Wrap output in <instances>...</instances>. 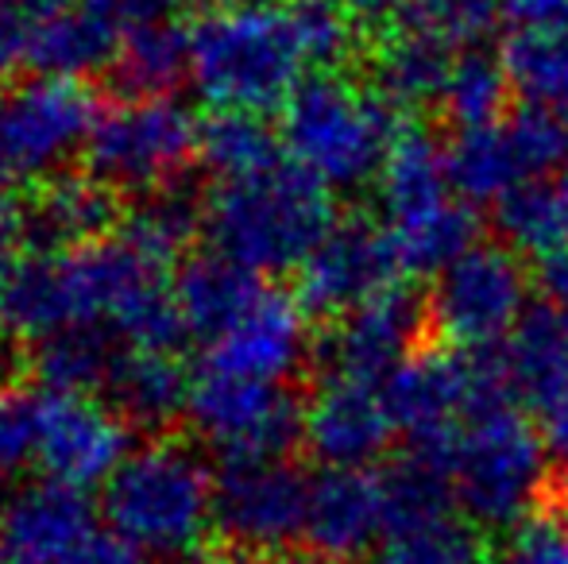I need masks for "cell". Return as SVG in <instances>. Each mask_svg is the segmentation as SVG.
I'll list each match as a JSON object with an SVG mask.
<instances>
[{
	"label": "cell",
	"mask_w": 568,
	"mask_h": 564,
	"mask_svg": "<svg viewBox=\"0 0 568 564\" xmlns=\"http://www.w3.org/2000/svg\"><path fill=\"white\" fill-rule=\"evenodd\" d=\"M205 228V202L179 186L148 194L124 221V240L159 267L179 259L197 233Z\"/></svg>",
	"instance_id": "34"
},
{
	"label": "cell",
	"mask_w": 568,
	"mask_h": 564,
	"mask_svg": "<svg viewBox=\"0 0 568 564\" xmlns=\"http://www.w3.org/2000/svg\"><path fill=\"white\" fill-rule=\"evenodd\" d=\"M314 352L310 309L298 294L263 286L260 298L205 348V368L260 383H291Z\"/></svg>",
	"instance_id": "16"
},
{
	"label": "cell",
	"mask_w": 568,
	"mask_h": 564,
	"mask_svg": "<svg viewBox=\"0 0 568 564\" xmlns=\"http://www.w3.org/2000/svg\"><path fill=\"white\" fill-rule=\"evenodd\" d=\"M197 121L174 98H124L98 116L85 143V171L113 194H155L174 186L197 155Z\"/></svg>",
	"instance_id": "8"
},
{
	"label": "cell",
	"mask_w": 568,
	"mask_h": 564,
	"mask_svg": "<svg viewBox=\"0 0 568 564\" xmlns=\"http://www.w3.org/2000/svg\"><path fill=\"white\" fill-rule=\"evenodd\" d=\"M503 564H568V514L538 511L530 522L515 530Z\"/></svg>",
	"instance_id": "39"
},
{
	"label": "cell",
	"mask_w": 568,
	"mask_h": 564,
	"mask_svg": "<svg viewBox=\"0 0 568 564\" xmlns=\"http://www.w3.org/2000/svg\"><path fill=\"white\" fill-rule=\"evenodd\" d=\"M403 124L406 116L395 113L372 85L341 70H322L286 101L278 140L286 158L314 174L322 186L333 194H352L379 182Z\"/></svg>",
	"instance_id": "5"
},
{
	"label": "cell",
	"mask_w": 568,
	"mask_h": 564,
	"mask_svg": "<svg viewBox=\"0 0 568 564\" xmlns=\"http://www.w3.org/2000/svg\"><path fill=\"white\" fill-rule=\"evenodd\" d=\"M398 433L410 444H426L460 429L464 418L491 402L515 399L499 348L464 352L449 345H422L395 376L383 383Z\"/></svg>",
	"instance_id": "9"
},
{
	"label": "cell",
	"mask_w": 568,
	"mask_h": 564,
	"mask_svg": "<svg viewBox=\"0 0 568 564\" xmlns=\"http://www.w3.org/2000/svg\"><path fill=\"white\" fill-rule=\"evenodd\" d=\"M390 236H395V248H398V259H403L406 279H414V275L437 279L445 267L456 264L464 252L476 248V244L484 240V236H479L476 209H471L468 202H460V197H453L449 205H442V209L426 213V217H418V221L395 225Z\"/></svg>",
	"instance_id": "33"
},
{
	"label": "cell",
	"mask_w": 568,
	"mask_h": 564,
	"mask_svg": "<svg viewBox=\"0 0 568 564\" xmlns=\"http://www.w3.org/2000/svg\"><path fill=\"white\" fill-rule=\"evenodd\" d=\"M387 534V491L375 468H325L310 483L306 534L314 557L325 564H356L379 553Z\"/></svg>",
	"instance_id": "19"
},
{
	"label": "cell",
	"mask_w": 568,
	"mask_h": 564,
	"mask_svg": "<svg viewBox=\"0 0 568 564\" xmlns=\"http://www.w3.org/2000/svg\"><path fill=\"white\" fill-rule=\"evenodd\" d=\"M375 186H379L383 225L390 228L449 205L456 194H453L445 143L434 132L422 129V124L406 121L398 129L395 143H390L387 163H383Z\"/></svg>",
	"instance_id": "21"
},
{
	"label": "cell",
	"mask_w": 568,
	"mask_h": 564,
	"mask_svg": "<svg viewBox=\"0 0 568 564\" xmlns=\"http://www.w3.org/2000/svg\"><path fill=\"white\" fill-rule=\"evenodd\" d=\"M561 321H565V337H568V314H561Z\"/></svg>",
	"instance_id": "51"
},
{
	"label": "cell",
	"mask_w": 568,
	"mask_h": 564,
	"mask_svg": "<svg viewBox=\"0 0 568 564\" xmlns=\"http://www.w3.org/2000/svg\"><path fill=\"white\" fill-rule=\"evenodd\" d=\"M445 480L479 530H518L549 488V444L518 399H503L464 418L453 433Z\"/></svg>",
	"instance_id": "6"
},
{
	"label": "cell",
	"mask_w": 568,
	"mask_h": 564,
	"mask_svg": "<svg viewBox=\"0 0 568 564\" xmlns=\"http://www.w3.org/2000/svg\"><path fill=\"white\" fill-rule=\"evenodd\" d=\"M453 62L456 51L445 39L410 28V23H398V28L375 35L372 90L395 113H422V109L442 105Z\"/></svg>",
	"instance_id": "20"
},
{
	"label": "cell",
	"mask_w": 568,
	"mask_h": 564,
	"mask_svg": "<svg viewBox=\"0 0 568 564\" xmlns=\"http://www.w3.org/2000/svg\"><path fill=\"white\" fill-rule=\"evenodd\" d=\"M507 35H561L568 39V0H499Z\"/></svg>",
	"instance_id": "40"
},
{
	"label": "cell",
	"mask_w": 568,
	"mask_h": 564,
	"mask_svg": "<svg viewBox=\"0 0 568 564\" xmlns=\"http://www.w3.org/2000/svg\"><path fill=\"white\" fill-rule=\"evenodd\" d=\"M101 16L124 35L132 28H143V23H159V20H171L174 4L179 0H90Z\"/></svg>",
	"instance_id": "41"
},
{
	"label": "cell",
	"mask_w": 568,
	"mask_h": 564,
	"mask_svg": "<svg viewBox=\"0 0 568 564\" xmlns=\"http://www.w3.org/2000/svg\"><path fill=\"white\" fill-rule=\"evenodd\" d=\"M310 483L286 457L229 460L217 472V534L232 550L260 553L263 561L291 553L306 534Z\"/></svg>",
	"instance_id": "12"
},
{
	"label": "cell",
	"mask_w": 568,
	"mask_h": 564,
	"mask_svg": "<svg viewBox=\"0 0 568 564\" xmlns=\"http://www.w3.org/2000/svg\"><path fill=\"white\" fill-rule=\"evenodd\" d=\"M197 158L217 182H236L283 163V140L255 113L213 109L197 129Z\"/></svg>",
	"instance_id": "31"
},
{
	"label": "cell",
	"mask_w": 568,
	"mask_h": 564,
	"mask_svg": "<svg viewBox=\"0 0 568 564\" xmlns=\"http://www.w3.org/2000/svg\"><path fill=\"white\" fill-rule=\"evenodd\" d=\"M499 356L515 399L541 410L557 391L568 387V337L561 309L534 306L523 317V325L510 332L507 345L499 348Z\"/></svg>",
	"instance_id": "28"
},
{
	"label": "cell",
	"mask_w": 568,
	"mask_h": 564,
	"mask_svg": "<svg viewBox=\"0 0 568 564\" xmlns=\"http://www.w3.org/2000/svg\"><path fill=\"white\" fill-rule=\"evenodd\" d=\"M429 332L426 298L414 294L406 283L375 294L359 309L333 321L325 337V371L329 376L367 379V383H387L406 360L422 348Z\"/></svg>",
	"instance_id": "15"
},
{
	"label": "cell",
	"mask_w": 568,
	"mask_h": 564,
	"mask_svg": "<svg viewBox=\"0 0 568 564\" xmlns=\"http://www.w3.org/2000/svg\"><path fill=\"white\" fill-rule=\"evenodd\" d=\"M534 283H538V290L546 294V306L568 314V248L541 259L538 271H534Z\"/></svg>",
	"instance_id": "44"
},
{
	"label": "cell",
	"mask_w": 568,
	"mask_h": 564,
	"mask_svg": "<svg viewBox=\"0 0 568 564\" xmlns=\"http://www.w3.org/2000/svg\"><path fill=\"white\" fill-rule=\"evenodd\" d=\"M0 329L28 345L67 329H101L128 348H174L186 337L163 267L124 236L16 259L0 290Z\"/></svg>",
	"instance_id": "1"
},
{
	"label": "cell",
	"mask_w": 568,
	"mask_h": 564,
	"mask_svg": "<svg viewBox=\"0 0 568 564\" xmlns=\"http://www.w3.org/2000/svg\"><path fill=\"white\" fill-rule=\"evenodd\" d=\"M337 221L333 189L291 158L252 178L217 182L205 197L213 252L252 275H298Z\"/></svg>",
	"instance_id": "4"
},
{
	"label": "cell",
	"mask_w": 568,
	"mask_h": 564,
	"mask_svg": "<svg viewBox=\"0 0 568 564\" xmlns=\"http://www.w3.org/2000/svg\"><path fill=\"white\" fill-rule=\"evenodd\" d=\"M120 31L90 0L67 4L51 16H39L23 39L20 70L47 78H82L101 66H113Z\"/></svg>",
	"instance_id": "22"
},
{
	"label": "cell",
	"mask_w": 568,
	"mask_h": 564,
	"mask_svg": "<svg viewBox=\"0 0 568 564\" xmlns=\"http://www.w3.org/2000/svg\"><path fill=\"white\" fill-rule=\"evenodd\" d=\"M39 394L0 383V491H8L36 460Z\"/></svg>",
	"instance_id": "38"
},
{
	"label": "cell",
	"mask_w": 568,
	"mask_h": 564,
	"mask_svg": "<svg viewBox=\"0 0 568 564\" xmlns=\"http://www.w3.org/2000/svg\"><path fill=\"white\" fill-rule=\"evenodd\" d=\"M495 233L523 259L541 264L568 248V166L510 189L491 209Z\"/></svg>",
	"instance_id": "27"
},
{
	"label": "cell",
	"mask_w": 568,
	"mask_h": 564,
	"mask_svg": "<svg viewBox=\"0 0 568 564\" xmlns=\"http://www.w3.org/2000/svg\"><path fill=\"white\" fill-rule=\"evenodd\" d=\"M260 275L244 271V267L217 256V252L194 256L174 279V301H179L186 337H202L205 345L217 340L260 298Z\"/></svg>",
	"instance_id": "26"
},
{
	"label": "cell",
	"mask_w": 568,
	"mask_h": 564,
	"mask_svg": "<svg viewBox=\"0 0 568 564\" xmlns=\"http://www.w3.org/2000/svg\"><path fill=\"white\" fill-rule=\"evenodd\" d=\"M337 4L344 8V16H348L356 31H375V35H383V31L398 28V23L406 20L414 0H337Z\"/></svg>",
	"instance_id": "42"
},
{
	"label": "cell",
	"mask_w": 568,
	"mask_h": 564,
	"mask_svg": "<svg viewBox=\"0 0 568 564\" xmlns=\"http://www.w3.org/2000/svg\"><path fill=\"white\" fill-rule=\"evenodd\" d=\"M398 425L383 383L329 376L317 379L306 399L302 444L325 468H372L395 444Z\"/></svg>",
	"instance_id": "17"
},
{
	"label": "cell",
	"mask_w": 568,
	"mask_h": 564,
	"mask_svg": "<svg viewBox=\"0 0 568 564\" xmlns=\"http://www.w3.org/2000/svg\"><path fill=\"white\" fill-rule=\"evenodd\" d=\"M379 564H491L484 530L456 503L414 519L390 522L379 545Z\"/></svg>",
	"instance_id": "29"
},
{
	"label": "cell",
	"mask_w": 568,
	"mask_h": 564,
	"mask_svg": "<svg viewBox=\"0 0 568 564\" xmlns=\"http://www.w3.org/2000/svg\"><path fill=\"white\" fill-rule=\"evenodd\" d=\"M186 564H240L232 553H197V557H190Z\"/></svg>",
	"instance_id": "48"
},
{
	"label": "cell",
	"mask_w": 568,
	"mask_h": 564,
	"mask_svg": "<svg viewBox=\"0 0 568 564\" xmlns=\"http://www.w3.org/2000/svg\"><path fill=\"white\" fill-rule=\"evenodd\" d=\"M406 283L395 236L375 217H344L317 244L314 256L298 271V301L310 317L341 321L344 314L372 301L375 294Z\"/></svg>",
	"instance_id": "13"
},
{
	"label": "cell",
	"mask_w": 568,
	"mask_h": 564,
	"mask_svg": "<svg viewBox=\"0 0 568 564\" xmlns=\"http://www.w3.org/2000/svg\"><path fill=\"white\" fill-rule=\"evenodd\" d=\"M538 425L549 444V457H557L561 468H568V387L557 391L554 399L538 410Z\"/></svg>",
	"instance_id": "43"
},
{
	"label": "cell",
	"mask_w": 568,
	"mask_h": 564,
	"mask_svg": "<svg viewBox=\"0 0 568 564\" xmlns=\"http://www.w3.org/2000/svg\"><path fill=\"white\" fill-rule=\"evenodd\" d=\"M510 78L503 66L499 54L484 51H464L456 54L449 85H445L442 113L456 132L468 129H487V124H499L507 116L510 101Z\"/></svg>",
	"instance_id": "35"
},
{
	"label": "cell",
	"mask_w": 568,
	"mask_h": 564,
	"mask_svg": "<svg viewBox=\"0 0 568 564\" xmlns=\"http://www.w3.org/2000/svg\"><path fill=\"white\" fill-rule=\"evenodd\" d=\"M317 74L291 0H244L210 8L190 28V82L213 109L283 113L298 85Z\"/></svg>",
	"instance_id": "2"
},
{
	"label": "cell",
	"mask_w": 568,
	"mask_h": 564,
	"mask_svg": "<svg viewBox=\"0 0 568 564\" xmlns=\"http://www.w3.org/2000/svg\"><path fill=\"white\" fill-rule=\"evenodd\" d=\"M113 74L128 98H171L174 85L190 78V28L159 20L124 31Z\"/></svg>",
	"instance_id": "30"
},
{
	"label": "cell",
	"mask_w": 568,
	"mask_h": 564,
	"mask_svg": "<svg viewBox=\"0 0 568 564\" xmlns=\"http://www.w3.org/2000/svg\"><path fill=\"white\" fill-rule=\"evenodd\" d=\"M98 101L78 78L31 74L0 93V174L12 182H51L98 124Z\"/></svg>",
	"instance_id": "10"
},
{
	"label": "cell",
	"mask_w": 568,
	"mask_h": 564,
	"mask_svg": "<svg viewBox=\"0 0 568 564\" xmlns=\"http://www.w3.org/2000/svg\"><path fill=\"white\" fill-rule=\"evenodd\" d=\"M98 534L82 491L51 480L16 488L0 506V564H78Z\"/></svg>",
	"instance_id": "18"
},
{
	"label": "cell",
	"mask_w": 568,
	"mask_h": 564,
	"mask_svg": "<svg viewBox=\"0 0 568 564\" xmlns=\"http://www.w3.org/2000/svg\"><path fill=\"white\" fill-rule=\"evenodd\" d=\"M510 90L523 105L568 113V39L561 35H507L499 47Z\"/></svg>",
	"instance_id": "36"
},
{
	"label": "cell",
	"mask_w": 568,
	"mask_h": 564,
	"mask_svg": "<svg viewBox=\"0 0 568 564\" xmlns=\"http://www.w3.org/2000/svg\"><path fill=\"white\" fill-rule=\"evenodd\" d=\"M120 348L101 329H67L31 348V371L51 394H98L109 387Z\"/></svg>",
	"instance_id": "32"
},
{
	"label": "cell",
	"mask_w": 568,
	"mask_h": 564,
	"mask_svg": "<svg viewBox=\"0 0 568 564\" xmlns=\"http://www.w3.org/2000/svg\"><path fill=\"white\" fill-rule=\"evenodd\" d=\"M12 8H20L23 16H31V20H39V16H51L59 12V8L74 4V0H8Z\"/></svg>",
	"instance_id": "46"
},
{
	"label": "cell",
	"mask_w": 568,
	"mask_h": 564,
	"mask_svg": "<svg viewBox=\"0 0 568 564\" xmlns=\"http://www.w3.org/2000/svg\"><path fill=\"white\" fill-rule=\"evenodd\" d=\"M534 275L526 259L503 240H479L445 267L426 294L429 332L437 345L464 352H491L530 314Z\"/></svg>",
	"instance_id": "7"
},
{
	"label": "cell",
	"mask_w": 568,
	"mask_h": 564,
	"mask_svg": "<svg viewBox=\"0 0 568 564\" xmlns=\"http://www.w3.org/2000/svg\"><path fill=\"white\" fill-rule=\"evenodd\" d=\"M132 457V422L98 394H39L36 460L51 483L74 491L105 488Z\"/></svg>",
	"instance_id": "14"
},
{
	"label": "cell",
	"mask_w": 568,
	"mask_h": 564,
	"mask_svg": "<svg viewBox=\"0 0 568 564\" xmlns=\"http://www.w3.org/2000/svg\"><path fill=\"white\" fill-rule=\"evenodd\" d=\"M403 23L445 39L456 54H464L484 51L487 39L503 28V16L499 0H414Z\"/></svg>",
	"instance_id": "37"
},
{
	"label": "cell",
	"mask_w": 568,
	"mask_h": 564,
	"mask_svg": "<svg viewBox=\"0 0 568 564\" xmlns=\"http://www.w3.org/2000/svg\"><path fill=\"white\" fill-rule=\"evenodd\" d=\"M190 429L202 437L205 449L229 460H278L302 441L306 402L283 383H260L225 371H210L194 379L186 407Z\"/></svg>",
	"instance_id": "11"
},
{
	"label": "cell",
	"mask_w": 568,
	"mask_h": 564,
	"mask_svg": "<svg viewBox=\"0 0 568 564\" xmlns=\"http://www.w3.org/2000/svg\"><path fill=\"white\" fill-rule=\"evenodd\" d=\"M557 511L568 514V468H561V480H557Z\"/></svg>",
	"instance_id": "49"
},
{
	"label": "cell",
	"mask_w": 568,
	"mask_h": 564,
	"mask_svg": "<svg viewBox=\"0 0 568 564\" xmlns=\"http://www.w3.org/2000/svg\"><path fill=\"white\" fill-rule=\"evenodd\" d=\"M210 8H225V4H244V0H205Z\"/></svg>",
	"instance_id": "50"
},
{
	"label": "cell",
	"mask_w": 568,
	"mask_h": 564,
	"mask_svg": "<svg viewBox=\"0 0 568 564\" xmlns=\"http://www.w3.org/2000/svg\"><path fill=\"white\" fill-rule=\"evenodd\" d=\"M217 472L186 441L155 437L132 449L120 472L105 483L101 519L109 534L148 561H182L205 553L217 530Z\"/></svg>",
	"instance_id": "3"
},
{
	"label": "cell",
	"mask_w": 568,
	"mask_h": 564,
	"mask_svg": "<svg viewBox=\"0 0 568 564\" xmlns=\"http://www.w3.org/2000/svg\"><path fill=\"white\" fill-rule=\"evenodd\" d=\"M116 225V194L93 174H59L28 205V233L51 252H74L105 240Z\"/></svg>",
	"instance_id": "23"
},
{
	"label": "cell",
	"mask_w": 568,
	"mask_h": 564,
	"mask_svg": "<svg viewBox=\"0 0 568 564\" xmlns=\"http://www.w3.org/2000/svg\"><path fill=\"white\" fill-rule=\"evenodd\" d=\"M105 391L132 425L159 429L186 414L194 379L179 348H120Z\"/></svg>",
	"instance_id": "24"
},
{
	"label": "cell",
	"mask_w": 568,
	"mask_h": 564,
	"mask_svg": "<svg viewBox=\"0 0 568 564\" xmlns=\"http://www.w3.org/2000/svg\"><path fill=\"white\" fill-rule=\"evenodd\" d=\"M28 228V205L20 202L12 178L0 174V256L12 252V240Z\"/></svg>",
	"instance_id": "45"
},
{
	"label": "cell",
	"mask_w": 568,
	"mask_h": 564,
	"mask_svg": "<svg viewBox=\"0 0 568 564\" xmlns=\"http://www.w3.org/2000/svg\"><path fill=\"white\" fill-rule=\"evenodd\" d=\"M263 564H325V561L314 557V553H278V557H267Z\"/></svg>",
	"instance_id": "47"
},
{
	"label": "cell",
	"mask_w": 568,
	"mask_h": 564,
	"mask_svg": "<svg viewBox=\"0 0 568 564\" xmlns=\"http://www.w3.org/2000/svg\"><path fill=\"white\" fill-rule=\"evenodd\" d=\"M445 155H449L453 194L468 202L471 209H479V205L495 209L510 189L534 182L530 163H526L507 116L499 124H487V129L453 132V140L445 143Z\"/></svg>",
	"instance_id": "25"
}]
</instances>
